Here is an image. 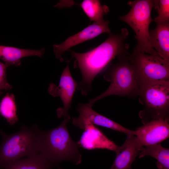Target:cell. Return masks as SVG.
<instances>
[{
  "mask_svg": "<svg viewBox=\"0 0 169 169\" xmlns=\"http://www.w3.org/2000/svg\"><path fill=\"white\" fill-rule=\"evenodd\" d=\"M128 30L121 29L120 33H111L108 38L95 48L84 53H78L69 49L74 58V67L79 68L82 79L78 82L77 89L84 96L92 89V83L99 74L115 57L128 52L129 47L125 41L128 36Z\"/></svg>",
  "mask_w": 169,
  "mask_h": 169,
  "instance_id": "1",
  "label": "cell"
},
{
  "mask_svg": "<svg viewBox=\"0 0 169 169\" xmlns=\"http://www.w3.org/2000/svg\"><path fill=\"white\" fill-rule=\"evenodd\" d=\"M70 115L64 117L58 126L51 129L41 130L39 152L54 166L65 161H71L76 165L82 161L81 155L77 142L72 139L67 125Z\"/></svg>",
  "mask_w": 169,
  "mask_h": 169,
  "instance_id": "2",
  "label": "cell"
},
{
  "mask_svg": "<svg viewBox=\"0 0 169 169\" xmlns=\"http://www.w3.org/2000/svg\"><path fill=\"white\" fill-rule=\"evenodd\" d=\"M41 130L36 124L21 126L17 132L8 134L0 130V168L39 152Z\"/></svg>",
  "mask_w": 169,
  "mask_h": 169,
  "instance_id": "3",
  "label": "cell"
},
{
  "mask_svg": "<svg viewBox=\"0 0 169 169\" xmlns=\"http://www.w3.org/2000/svg\"><path fill=\"white\" fill-rule=\"evenodd\" d=\"M117 57V62L110 65L103 76L105 80L110 82L109 86L102 94L89 100L88 103L92 106L97 101L110 95L138 96L140 89L136 72L130 59L128 52Z\"/></svg>",
  "mask_w": 169,
  "mask_h": 169,
  "instance_id": "4",
  "label": "cell"
},
{
  "mask_svg": "<svg viewBox=\"0 0 169 169\" xmlns=\"http://www.w3.org/2000/svg\"><path fill=\"white\" fill-rule=\"evenodd\" d=\"M158 0H137L130 1L128 4L131 8L125 15L119 19L128 24L134 30L137 44L135 49L143 53L160 56L152 47L149 40V28L154 21L151 13L154 8L158 10Z\"/></svg>",
  "mask_w": 169,
  "mask_h": 169,
  "instance_id": "5",
  "label": "cell"
},
{
  "mask_svg": "<svg viewBox=\"0 0 169 169\" xmlns=\"http://www.w3.org/2000/svg\"><path fill=\"white\" fill-rule=\"evenodd\" d=\"M138 96L144 106L139 113L143 124L155 120H169V81L148 84L141 88Z\"/></svg>",
  "mask_w": 169,
  "mask_h": 169,
  "instance_id": "6",
  "label": "cell"
},
{
  "mask_svg": "<svg viewBox=\"0 0 169 169\" xmlns=\"http://www.w3.org/2000/svg\"><path fill=\"white\" fill-rule=\"evenodd\" d=\"M129 58L136 70L140 90L152 82L169 81V62L161 56L142 53L134 48Z\"/></svg>",
  "mask_w": 169,
  "mask_h": 169,
  "instance_id": "7",
  "label": "cell"
},
{
  "mask_svg": "<svg viewBox=\"0 0 169 169\" xmlns=\"http://www.w3.org/2000/svg\"><path fill=\"white\" fill-rule=\"evenodd\" d=\"M92 106L87 103H80L77 108L79 116L73 117L72 123L84 130L89 125H96L123 133L127 136L135 135V130L128 129L120 124L94 110Z\"/></svg>",
  "mask_w": 169,
  "mask_h": 169,
  "instance_id": "8",
  "label": "cell"
},
{
  "mask_svg": "<svg viewBox=\"0 0 169 169\" xmlns=\"http://www.w3.org/2000/svg\"><path fill=\"white\" fill-rule=\"evenodd\" d=\"M69 65V61H67L66 66L60 76L59 85L51 83L48 88V92L50 95L54 97L59 96L63 102V107L56 110L59 118L69 115L68 111L71 107L72 98L77 86L78 82L72 77Z\"/></svg>",
  "mask_w": 169,
  "mask_h": 169,
  "instance_id": "9",
  "label": "cell"
},
{
  "mask_svg": "<svg viewBox=\"0 0 169 169\" xmlns=\"http://www.w3.org/2000/svg\"><path fill=\"white\" fill-rule=\"evenodd\" d=\"M108 20L101 23L94 22L78 33L69 36L61 44H54L53 49L56 58L63 62L64 59L62 55L64 53L71 47L92 39L102 33H106L110 34L111 32Z\"/></svg>",
  "mask_w": 169,
  "mask_h": 169,
  "instance_id": "10",
  "label": "cell"
},
{
  "mask_svg": "<svg viewBox=\"0 0 169 169\" xmlns=\"http://www.w3.org/2000/svg\"><path fill=\"white\" fill-rule=\"evenodd\" d=\"M135 136L142 147L160 143L169 137V120L150 121L136 128Z\"/></svg>",
  "mask_w": 169,
  "mask_h": 169,
  "instance_id": "11",
  "label": "cell"
},
{
  "mask_svg": "<svg viewBox=\"0 0 169 169\" xmlns=\"http://www.w3.org/2000/svg\"><path fill=\"white\" fill-rule=\"evenodd\" d=\"M141 147L136 136H127L124 143L115 151L116 157L110 169H131L132 164Z\"/></svg>",
  "mask_w": 169,
  "mask_h": 169,
  "instance_id": "12",
  "label": "cell"
},
{
  "mask_svg": "<svg viewBox=\"0 0 169 169\" xmlns=\"http://www.w3.org/2000/svg\"><path fill=\"white\" fill-rule=\"evenodd\" d=\"M83 130L84 131L77 142L79 147L89 150L105 149L114 151L117 148L118 146L95 125H87Z\"/></svg>",
  "mask_w": 169,
  "mask_h": 169,
  "instance_id": "13",
  "label": "cell"
},
{
  "mask_svg": "<svg viewBox=\"0 0 169 169\" xmlns=\"http://www.w3.org/2000/svg\"><path fill=\"white\" fill-rule=\"evenodd\" d=\"M149 37L152 47L169 62V21L156 23V28L149 31Z\"/></svg>",
  "mask_w": 169,
  "mask_h": 169,
  "instance_id": "14",
  "label": "cell"
},
{
  "mask_svg": "<svg viewBox=\"0 0 169 169\" xmlns=\"http://www.w3.org/2000/svg\"><path fill=\"white\" fill-rule=\"evenodd\" d=\"M44 51V48L32 50L0 45V59L4 61L8 67L11 65L19 66L22 58L34 55L42 57Z\"/></svg>",
  "mask_w": 169,
  "mask_h": 169,
  "instance_id": "15",
  "label": "cell"
},
{
  "mask_svg": "<svg viewBox=\"0 0 169 169\" xmlns=\"http://www.w3.org/2000/svg\"><path fill=\"white\" fill-rule=\"evenodd\" d=\"M53 166L38 152L8 165L4 169H52Z\"/></svg>",
  "mask_w": 169,
  "mask_h": 169,
  "instance_id": "16",
  "label": "cell"
},
{
  "mask_svg": "<svg viewBox=\"0 0 169 169\" xmlns=\"http://www.w3.org/2000/svg\"><path fill=\"white\" fill-rule=\"evenodd\" d=\"M141 147L138 154L139 158L150 156L156 161L159 169H169V149L163 147L160 143Z\"/></svg>",
  "mask_w": 169,
  "mask_h": 169,
  "instance_id": "17",
  "label": "cell"
},
{
  "mask_svg": "<svg viewBox=\"0 0 169 169\" xmlns=\"http://www.w3.org/2000/svg\"><path fill=\"white\" fill-rule=\"evenodd\" d=\"M90 21L101 23L105 20L104 15L108 12V7L102 5L98 0H84L79 4Z\"/></svg>",
  "mask_w": 169,
  "mask_h": 169,
  "instance_id": "18",
  "label": "cell"
},
{
  "mask_svg": "<svg viewBox=\"0 0 169 169\" xmlns=\"http://www.w3.org/2000/svg\"><path fill=\"white\" fill-rule=\"evenodd\" d=\"M0 114L11 125L18 120L17 114V107L13 95L7 93L0 103Z\"/></svg>",
  "mask_w": 169,
  "mask_h": 169,
  "instance_id": "19",
  "label": "cell"
},
{
  "mask_svg": "<svg viewBox=\"0 0 169 169\" xmlns=\"http://www.w3.org/2000/svg\"><path fill=\"white\" fill-rule=\"evenodd\" d=\"M158 15L154 19L156 23L169 21V0H158Z\"/></svg>",
  "mask_w": 169,
  "mask_h": 169,
  "instance_id": "20",
  "label": "cell"
},
{
  "mask_svg": "<svg viewBox=\"0 0 169 169\" xmlns=\"http://www.w3.org/2000/svg\"><path fill=\"white\" fill-rule=\"evenodd\" d=\"M8 66L5 63L0 62V96L4 90H9L12 88V86L7 81L6 76V69Z\"/></svg>",
  "mask_w": 169,
  "mask_h": 169,
  "instance_id": "21",
  "label": "cell"
}]
</instances>
